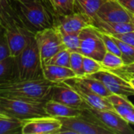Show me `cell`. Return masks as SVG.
<instances>
[{
    "mask_svg": "<svg viewBox=\"0 0 134 134\" xmlns=\"http://www.w3.org/2000/svg\"><path fill=\"white\" fill-rule=\"evenodd\" d=\"M55 83L45 78L33 80L15 79L0 84V96L11 98L46 101L50 99Z\"/></svg>",
    "mask_w": 134,
    "mask_h": 134,
    "instance_id": "1",
    "label": "cell"
},
{
    "mask_svg": "<svg viewBox=\"0 0 134 134\" xmlns=\"http://www.w3.org/2000/svg\"><path fill=\"white\" fill-rule=\"evenodd\" d=\"M16 6L22 25L32 33L54 26L55 18L42 0L16 2Z\"/></svg>",
    "mask_w": 134,
    "mask_h": 134,
    "instance_id": "2",
    "label": "cell"
},
{
    "mask_svg": "<svg viewBox=\"0 0 134 134\" xmlns=\"http://www.w3.org/2000/svg\"><path fill=\"white\" fill-rule=\"evenodd\" d=\"M17 79L20 80H33L42 79V64L35 35L21 53L15 58Z\"/></svg>",
    "mask_w": 134,
    "mask_h": 134,
    "instance_id": "3",
    "label": "cell"
},
{
    "mask_svg": "<svg viewBox=\"0 0 134 134\" xmlns=\"http://www.w3.org/2000/svg\"><path fill=\"white\" fill-rule=\"evenodd\" d=\"M87 107L83 108L79 115L58 118L62 123L58 134H112L100 123Z\"/></svg>",
    "mask_w": 134,
    "mask_h": 134,
    "instance_id": "4",
    "label": "cell"
},
{
    "mask_svg": "<svg viewBox=\"0 0 134 134\" xmlns=\"http://www.w3.org/2000/svg\"><path fill=\"white\" fill-rule=\"evenodd\" d=\"M46 101L11 98L0 96V106L10 117L21 120L46 115L44 104Z\"/></svg>",
    "mask_w": 134,
    "mask_h": 134,
    "instance_id": "5",
    "label": "cell"
},
{
    "mask_svg": "<svg viewBox=\"0 0 134 134\" xmlns=\"http://www.w3.org/2000/svg\"><path fill=\"white\" fill-rule=\"evenodd\" d=\"M79 53L100 62L107 49L100 37V32L93 25L83 28L80 33Z\"/></svg>",
    "mask_w": 134,
    "mask_h": 134,
    "instance_id": "6",
    "label": "cell"
},
{
    "mask_svg": "<svg viewBox=\"0 0 134 134\" xmlns=\"http://www.w3.org/2000/svg\"><path fill=\"white\" fill-rule=\"evenodd\" d=\"M35 38L42 65L57 52L64 49L60 34L55 26L36 32Z\"/></svg>",
    "mask_w": 134,
    "mask_h": 134,
    "instance_id": "7",
    "label": "cell"
},
{
    "mask_svg": "<svg viewBox=\"0 0 134 134\" xmlns=\"http://www.w3.org/2000/svg\"><path fill=\"white\" fill-rule=\"evenodd\" d=\"M62 127L60 119L49 115L23 120L22 134H58Z\"/></svg>",
    "mask_w": 134,
    "mask_h": 134,
    "instance_id": "8",
    "label": "cell"
},
{
    "mask_svg": "<svg viewBox=\"0 0 134 134\" xmlns=\"http://www.w3.org/2000/svg\"><path fill=\"white\" fill-rule=\"evenodd\" d=\"M88 76L95 78L102 82L106 88L113 94L125 97L134 96V88L130 82L111 71L102 69Z\"/></svg>",
    "mask_w": 134,
    "mask_h": 134,
    "instance_id": "9",
    "label": "cell"
},
{
    "mask_svg": "<svg viewBox=\"0 0 134 134\" xmlns=\"http://www.w3.org/2000/svg\"><path fill=\"white\" fill-rule=\"evenodd\" d=\"M87 108L100 123L110 130L112 134H134V130L131 128L130 123L115 111L98 110L89 106Z\"/></svg>",
    "mask_w": 134,
    "mask_h": 134,
    "instance_id": "10",
    "label": "cell"
},
{
    "mask_svg": "<svg viewBox=\"0 0 134 134\" xmlns=\"http://www.w3.org/2000/svg\"><path fill=\"white\" fill-rule=\"evenodd\" d=\"M8 46L12 57H17L28 44L31 38L35 35L23 25H16L5 29Z\"/></svg>",
    "mask_w": 134,
    "mask_h": 134,
    "instance_id": "11",
    "label": "cell"
},
{
    "mask_svg": "<svg viewBox=\"0 0 134 134\" xmlns=\"http://www.w3.org/2000/svg\"><path fill=\"white\" fill-rule=\"evenodd\" d=\"M64 82H65L71 88H73L82 97L85 103L89 107L98 110L115 111L112 104H111V102L107 97H102L99 94L92 92L86 86H84L82 83H80L75 79V77L68 79Z\"/></svg>",
    "mask_w": 134,
    "mask_h": 134,
    "instance_id": "12",
    "label": "cell"
},
{
    "mask_svg": "<svg viewBox=\"0 0 134 134\" xmlns=\"http://www.w3.org/2000/svg\"><path fill=\"white\" fill-rule=\"evenodd\" d=\"M92 25V20L79 12H73L68 15L57 16L54 26L60 32L77 33L83 28Z\"/></svg>",
    "mask_w": 134,
    "mask_h": 134,
    "instance_id": "13",
    "label": "cell"
},
{
    "mask_svg": "<svg viewBox=\"0 0 134 134\" xmlns=\"http://www.w3.org/2000/svg\"><path fill=\"white\" fill-rule=\"evenodd\" d=\"M96 16L109 22H132L130 13L118 0H106L98 9Z\"/></svg>",
    "mask_w": 134,
    "mask_h": 134,
    "instance_id": "14",
    "label": "cell"
},
{
    "mask_svg": "<svg viewBox=\"0 0 134 134\" xmlns=\"http://www.w3.org/2000/svg\"><path fill=\"white\" fill-rule=\"evenodd\" d=\"M50 100L75 108H85L88 106L82 97L65 82L55 83Z\"/></svg>",
    "mask_w": 134,
    "mask_h": 134,
    "instance_id": "15",
    "label": "cell"
},
{
    "mask_svg": "<svg viewBox=\"0 0 134 134\" xmlns=\"http://www.w3.org/2000/svg\"><path fill=\"white\" fill-rule=\"evenodd\" d=\"M92 25L101 33L110 35L123 34L134 31V25L132 22H109L103 20L97 16H95L92 20Z\"/></svg>",
    "mask_w": 134,
    "mask_h": 134,
    "instance_id": "16",
    "label": "cell"
},
{
    "mask_svg": "<svg viewBox=\"0 0 134 134\" xmlns=\"http://www.w3.org/2000/svg\"><path fill=\"white\" fill-rule=\"evenodd\" d=\"M107 98L112 104L116 113L128 123L134 125V105L128 100L127 97L112 93Z\"/></svg>",
    "mask_w": 134,
    "mask_h": 134,
    "instance_id": "17",
    "label": "cell"
},
{
    "mask_svg": "<svg viewBox=\"0 0 134 134\" xmlns=\"http://www.w3.org/2000/svg\"><path fill=\"white\" fill-rule=\"evenodd\" d=\"M16 25H22V24L12 1L0 0V27L7 29Z\"/></svg>",
    "mask_w": 134,
    "mask_h": 134,
    "instance_id": "18",
    "label": "cell"
},
{
    "mask_svg": "<svg viewBox=\"0 0 134 134\" xmlns=\"http://www.w3.org/2000/svg\"><path fill=\"white\" fill-rule=\"evenodd\" d=\"M42 73L43 77L46 80L53 83L64 82L68 79L76 77L70 68L51 64L42 65Z\"/></svg>",
    "mask_w": 134,
    "mask_h": 134,
    "instance_id": "19",
    "label": "cell"
},
{
    "mask_svg": "<svg viewBox=\"0 0 134 134\" xmlns=\"http://www.w3.org/2000/svg\"><path fill=\"white\" fill-rule=\"evenodd\" d=\"M44 109L46 115L56 118H67L77 116L82 114L83 108H75L53 100L45 102Z\"/></svg>",
    "mask_w": 134,
    "mask_h": 134,
    "instance_id": "20",
    "label": "cell"
},
{
    "mask_svg": "<svg viewBox=\"0 0 134 134\" xmlns=\"http://www.w3.org/2000/svg\"><path fill=\"white\" fill-rule=\"evenodd\" d=\"M106 0H75V12H79L93 20Z\"/></svg>",
    "mask_w": 134,
    "mask_h": 134,
    "instance_id": "21",
    "label": "cell"
},
{
    "mask_svg": "<svg viewBox=\"0 0 134 134\" xmlns=\"http://www.w3.org/2000/svg\"><path fill=\"white\" fill-rule=\"evenodd\" d=\"M17 79L16 59L9 57L0 61V84Z\"/></svg>",
    "mask_w": 134,
    "mask_h": 134,
    "instance_id": "22",
    "label": "cell"
},
{
    "mask_svg": "<svg viewBox=\"0 0 134 134\" xmlns=\"http://www.w3.org/2000/svg\"><path fill=\"white\" fill-rule=\"evenodd\" d=\"M75 79L80 83H82L84 86H86L87 89H89L92 92L97 94H99L102 97H108V96L112 94L106 88V86L103 84L102 82H100V80L95 78H93L88 75H84L82 77H75Z\"/></svg>",
    "mask_w": 134,
    "mask_h": 134,
    "instance_id": "23",
    "label": "cell"
},
{
    "mask_svg": "<svg viewBox=\"0 0 134 134\" xmlns=\"http://www.w3.org/2000/svg\"><path fill=\"white\" fill-rule=\"evenodd\" d=\"M23 120L16 118L0 119V134L21 133Z\"/></svg>",
    "mask_w": 134,
    "mask_h": 134,
    "instance_id": "24",
    "label": "cell"
},
{
    "mask_svg": "<svg viewBox=\"0 0 134 134\" xmlns=\"http://www.w3.org/2000/svg\"><path fill=\"white\" fill-rule=\"evenodd\" d=\"M56 16H64L75 12V0H48Z\"/></svg>",
    "mask_w": 134,
    "mask_h": 134,
    "instance_id": "25",
    "label": "cell"
},
{
    "mask_svg": "<svg viewBox=\"0 0 134 134\" xmlns=\"http://www.w3.org/2000/svg\"><path fill=\"white\" fill-rule=\"evenodd\" d=\"M79 33L80 32H77V33L60 32L61 39H62V42L65 49H68L70 52H79V49L80 47Z\"/></svg>",
    "mask_w": 134,
    "mask_h": 134,
    "instance_id": "26",
    "label": "cell"
},
{
    "mask_svg": "<svg viewBox=\"0 0 134 134\" xmlns=\"http://www.w3.org/2000/svg\"><path fill=\"white\" fill-rule=\"evenodd\" d=\"M100 64L103 68L106 70H115L125 65L121 57L108 51L100 61Z\"/></svg>",
    "mask_w": 134,
    "mask_h": 134,
    "instance_id": "27",
    "label": "cell"
},
{
    "mask_svg": "<svg viewBox=\"0 0 134 134\" xmlns=\"http://www.w3.org/2000/svg\"><path fill=\"white\" fill-rule=\"evenodd\" d=\"M112 37L121 51V57L124 62V64L126 65L134 63V46L122 42L114 36Z\"/></svg>",
    "mask_w": 134,
    "mask_h": 134,
    "instance_id": "28",
    "label": "cell"
},
{
    "mask_svg": "<svg viewBox=\"0 0 134 134\" xmlns=\"http://www.w3.org/2000/svg\"><path fill=\"white\" fill-rule=\"evenodd\" d=\"M70 55L71 52L67 49H63L53 56L45 64L57 65L70 68Z\"/></svg>",
    "mask_w": 134,
    "mask_h": 134,
    "instance_id": "29",
    "label": "cell"
},
{
    "mask_svg": "<svg viewBox=\"0 0 134 134\" xmlns=\"http://www.w3.org/2000/svg\"><path fill=\"white\" fill-rule=\"evenodd\" d=\"M83 55L78 52H71L70 55V68L74 71L76 77L84 76L83 71Z\"/></svg>",
    "mask_w": 134,
    "mask_h": 134,
    "instance_id": "30",
    "label": "cell"
},
{
    "mask_svg": "<svg viewBox=\"0 0 134 134\" xmlns=\"http://www.w3.org/2000/svg\"><path fill=\"white\" fill-rule=\"evenodd\" d=\"M82 66L85 75H90L104 69L100 62L85 56H83Z\"/></svg>",
    "mask_w": 134,
    "mask_h": 134,
    "instance_id": "31",
    "label": "cell"
},
{
    "mask_svg": "<svg viewBox=\"0 0 134 134\" xmlns=\"http://www.w3.org/2000/svg\"><path fill=\"white\" fill-rule=\"evenodd\" d=\"M100 37L104 43L105 48L108 52L112 53L114 54H116V55L121 57V51L111 35L100 32Z\"/></svg>",
    "mask_w": 134,
    "mask_h": 134,
    "instance_id": "32",
    "label": "cell"
},
{
    "mask_svg": "<svg viewBox=\"0 0 134 134\" xmlns=\"http://www.w3.org/2000/svg\"><path fill=\"white\" fill-rule=\"evenodd\" d=\"M11 57L8 46L5 29L0 27V61Z\"/></svg>",
    "mask_w": 134,
    "mask_h": 134,
    "instance_id": "33",
    "label": "cell"
},
{
    "mask_svg": "<svg viewBox=\"0 0 134 134\" xmlns=\"http://www.w3.org/2000/svg\"><path fill=\"white\" fill-rule=\"evenodd\" d=\"M109 71H111L112 72L119 75L123 79H127L130 75H134V63L124 65L122 68L115 69V70H109Z\"/></svg>",
    "mask_w": 134,
    "mask_h": 134,
    "instance_id": "34",
    "label": "cell"
},
{
    "mask_svg": "<svg viewBox=\"0 0 134 134\" xmlns=\"http://www.w3.org/2000/svg\"><path fill=\"white\" fill-rule=\"evenodd\" d=\"M112 36L122 40V42H124L127 44H130V45L134 46V31H133L126 32V33H123V34L115 35Z\"/></svg>",
    "mask_w": 134,
    "mask_h": 134,
    "instance_id": "35",
    "label": "cell"
},
{
    "mask_svg": "<svg viewBox=\"0 0 134 134\" xmlns=\"http://www.w3.org/2000/svg\"><path fill=\"white\" fill-rule=\"evenodd\" d=\"M130 13L134 14V0H118Z\"/></svg>",
    "mask_w": 134,
    "mask_h": 134,
    "instance_id": "36",
    "label": "cell"
},
{
    "mask_svg": "<svg viewBox=\"0 0 134 134\" xmlns=\"http://www.w3.org/2000/svg\"><path fill=\"white\" fill-rule=\"evenodd\" d=\"M6 118H11L8 114H6L3 109L2 108V107L0 106V119H6Z\"/></svg>",
    "mask_w": 134,
    "mask_h": 134,
    "instance_id": "37",
    "label": "cell"
},
{
    "mask_svg": "<svg viewBox=\"0 0 134 134\" xmlns=\"http://www.w3.org/2000/svg\"><path fill=\"white\" fill-rule=\"evenodd\" d=\"M16 2H29V1H32V0H15Z\"/></svg>",
    "mask_w": 134,
    "mask_h": 134,
    "instance_id": "38",
    "label": "cell"
},
{
    "mask_svg": "<svg viewBox=\"0 0 134 134\" xmlns=\"http://www.w3.org/2000/svg\"><path fill=\"white\" fill-rule=\"evenodd\" d=\"M132 23L134 25V14H133V17H132Z\"/></svg>",
    "mask_w": 134,
    "mask_h": 134,
    "instance_id": "39",
    "label": "cell"
},
{
    "mask_svg": "<svg viewBox=\"0 0 134 134\" xmlns=\"http://www.w3.org/2000/svg\"><path fill=\"white\" fill-rule=\"evenodd\" d=\"M132 86H133V87L134 88V84H133V85H132Z\"/></svg>",
    "mask_w": 134,
    "mask_h": 134,
    "instance_id": "40",
    "label": "cell"
},
{
    "mask_svg": "<svg viewBox=\"0 0 134 134\" xmlns=\"http://www.w3.org/2000/svg\"></svg>",
    "mask_w": 134,
    "mask_h": 134,
    "instance_id": "41",
    "label": "cell"
}]
</instances>
